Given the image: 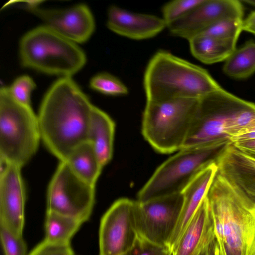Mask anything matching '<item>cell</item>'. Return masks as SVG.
<instances>
[{
  "label": "cell",
  "instance_id": "cell-14",
  "mask_svg": "<svg viewBox=\"0 0 255 255\" xmlns=\"http://www.w3.org/2000/svg\"><path fill=\"white\" fill-rule=\"evenodd\" d=\"M26 8L44 25L76 44L86 41L94 31L93 16L84 4L64 9H43L38 6Z\"/></svg>",
  "mask_w": 255,
  "mask_h": 255
},
{
  "label": "cell",
  "instance_id": "cell-22",
  "mask_svg": "<svg viewBox=\"0 0 255 255\" xmlns=\"http://www.w3.org/2000/svg\"><path fill=\"white\" fill-rule=\"evenodd\" d=\"M83 223L74 218L46 211L44 240L55 243L70 244Z\"/></svg>",
  "mask_w": 255,
  "mask_h": 255
},
{
  "label": "cell",
  "instance_id": "cell-12",
  "mask_svg": "<svg viewBox=\"0 0 255 255\" xmlns=\"http://www.w3.org/2000/svg\"><path fill=\"white\" fill-rule=\"evenodd\" d=\"M243 6L236 0H203L193 10L167 27L174 35L189 40L219 21L243 19Z\"/></svg>",
  "mask_w": 255,
  "mask_h": 255
},
{
  "label": "cell",
  "instance_id": "cell-4",
  "mask_svg": "<svg viewBox=\"0 0 255 255\" xmlns=\"http://www.w3.org/2000/svg\"><path fill=\"white\" fill-rule=\"evenodd\" d=\"M249 102L222 88L199 98L181 150L222 148L234 137L237 118Z\"/></svg>",
  "mask_w": 255,
  "mask_h": 255
},
{
  "label": "cell",
  "instance_id": "cell-13",
  "mask_svg": "<svg viewBox=\"0 0 255 255\" xmlns=\"http://www.w3.org/2000/svg\"><path fill=\"white\" fill-rule=\"evenodd\" d=\"M0 165V224L22 236L26 196L21 168L11 164Z\"/></svg>",
  "mask_w": 255,
  "mask_h": 255
},
{
  "label": "cell",
  "instance_id": "cell-9",
  "mask_svg": "<svg viewBox=\"0 0 255 255\" xmlns=\"http://www.w3.org/2000/svg\"><path fill=\"white\" fill-rule=\"evenodd\" d=\"M95 198V186L76 176L66 162L60 161L48 185L47 211L74 218L83 223L91 216Z\"/></svg>",
  "mask_w": 255,
  "mask_h": 255
},
{
  "label": "cell",
  "instance_id": "cell-19",
  "mask_svg": "<svg viewBox=\"0 0 255 255\" xmlns=\"http://www.w3.org/2000/svg\"><path fill=\"white\" fill-rule=\"evenodd\" d=\"M115 123L105 112L95 106L90 127L88 141L93 145L104 167L112 158Z\"/></svg>",
  "mask_w": 255,
  "mask_h": 255
},
{
  "label": "cell",
  "instance_id": "cell-32",
  "mask_svg": "<svg viewBox=\"0 0 255 255\" xmlns=\"http://www.w3.org/2000/svg\"><path fill=\"white\" fill-rule=\"evenodd\" d=\"M242 31H245L255 35V11L252 12L242 21Z\"/></svg>",
  "mask_w": 255,
  "mask_h": 255
},
{
  "label": "cell",
  "instance_id": "cell-8",
  "mask_svg": "<svg viewBox=\"0 0 255 255\" xmlns=\"http://www.w3.org/2000/svg\"><path fill=\"white\" fill-rule=\"evenodd\" d=\"M219 150L195 148L179 150L158 167L139 191L137 201L144 202L182 192L197 173L215 159Z\"/></svg>",
  "mask_w": 255,
  "mask_h": 255
},
{
  "label": "cell",
  "instance_id": "cell-10",
  "mask_svg": "<svg viewBox=\"0 0 255 255\" xmlns=\"http://www.w3.org/2000/svg\"><path fill=\"white\" fill-rule=\"evenodd\" d=\"M182 192L135 201L134 223L138 235L155 244L167 246L181 212Z\"/></svg>",
  "mask_w": 255,
  "mask_h": 255
},
{
  "label": "cell",
  "instance_id": "cell-3",
  "mask_svg": "<svg viewBox=\"0 0 255 255\" xmlns=\"http://www.w3.org/2000/svg\"><path fill=\"white\" fill-rule=\"evenodd\" d=\"M146 101L199 99L221 88L205 69L166 51L150 59L143 77Z\"/></svg>",
  "mask_w": 255,
  "mask_h": 255
},
{
  "label": "cell",
  "instance_id": "cell-11",
  "mask_svg": "<svg viewBox=\"0 0 255 255\" xmlns=\"http://www.w3.org/2000/svg\"><path fill=\"white\" fill-rule=\"evenodd\" d=\"M135 201H116L101 218L99 255H122L134 245L138 235L134 223Z\"/></svg>",
  "mask_w": 255,
  "mask_h": 255
},
{
  "label": "cell",
  "instance_id": "cell-36",
  "mask_svg": "<svg viewBox=\"0 0 255 255\" xmlns=\"http://www.w3.org/2000/svg\"><path fill=\"white\" fill-rule=\"evenodd\" d=\"M202 255H205V252H204Z\"/></svg>",
  "mask_w": 255,
  "mask_h": 255
},
{
  "label": "cell",
  "instance_id": "cell-1",
  "mask_svg": "<svg viewBox=\"0 0 255 255\" xmlns=\"http://www.w3.org/2000/svg\"><path fill=\"white\" fill-rule=\"evenodd\" d=\"M94 107L71 77H61L45 95L37 115L41 139L60 161L88 141Z\"/></svg>",
  "mask_w": 255,
  "mask_h": 255
},
{
  "label": "cell",
  "instance_id": "cell-33",
  "mask_svg": "<svg viewBox=\"0 0 255 255\" xmlns=\"http://www.w3.org/2000/svg\"><path fill=\"white\" fill-rule=\"evenodd\" d=\"M219 251V245L215 237L206 249L205 255H218Z\"/></svg>",
  "mask_w": 255,
  "mask_h": 255
},
{
  "label": "cell",
  "instance_id": "cell-34",
  "mask_svg": "<svg viewBox=\"0 0 255 255\" xmlns=\"http://www.w3.org/2000/svg\"><path fill=\"white\" fill-rule=\"evenodd\" d=\"M254 139H255V132H253L233 138L230 140V142L233 143L237 141H248Z\"/></svg>",
  "mask_w": 255,
  "mask_h": 255
},
{
  "label": "cell",
  "instance_id": "cell-2",
  "mask_svg": "<svg viewBox=\"0 0 255 255\" xmlns=\"http://www.w3.org/2000/svg\"><path fill=\"white\" fill-rule=\"evenodd\" d=\"M206 197L219 255H251L255 245V203L217 172Z\"/></svg>",
  "mask_w": 255,
  "mask_h": 255
},
{
  "label": "cell",
  "instance_id": "cell-31",
  "mask_svg": "<svg viewBox=\"0 0 255 255\" xmlns=\"http://www.w3.org/2000/svg\"><path fill=\"white\" fill-rule=\"evenodd\" d=\"M231 143L240 151L255 160V139Z\"/></svg>",
  "mask_w": 255,
  "mask_h": 255
},
{
  "label": "cell",
  "instance_id": "cell-5",
  "mask_svg": "<svg viewBox=\"0 0 255 255\" xmlns=\"http://www.w3.org/2000/svg\"><path fill=\"white\" fill-rule=\"evenodd\" d=\"M41 140L37 115L31 106L15 100L8 87L0 90V164L21 168L35 155Z\"/></svg>",
  "mask_w": 255,
  "mask_h": 255
},
{
  "label": "cell",
  "instance_id": "cell-6",
  "mask_svg": "<svg viewBox=\"0 0 255 255\" xmlns=\"http://www.w3.org/2000/svg\"><path fill=\"white\" fill-rule=\"evenodd\" d=\"M22 64L47 74L71 77L85 65L86 55L77 44L45 25L33 29L21 38Z\"/></svg>",
  "mask_w": 255,
  "mask_h": 255
},
{
  "label": "cell",
  "instance_id": "cell-23",
  "mask_svg": "<svg viewBox=\"0 0 255 255\" xmlns=\"http://www.w3.org/2000/svg\"><path fill=\"white\" fill-rule=\"evenodd\" d=\"M224 72L235 79L247 78L255 72V42L249 41L225 60Z\"/></svg>",
  "mask_w": 255,
  "mask_h": 255
},
{
  "label": "cell",
  "instance_id": "cell-17",
  "mask_svg": "<svg viewBox=\"0 0 255 255\" xmlns=\"http://www.w3.org/2000/svg\"><path fill=\"white\" fill-rule=\"evenodd\" d=\"M217 172V166L213 159L197 173L182 192V208L175 229L167 244L172 252L206 196Z\"/></svg>",
  "mask_w": 255,
  "mask_h": 255
},
{
  "label": "cell",
  "instance_id": "cell-7",
  "mask_svg": "<svg viewBox=\"0 0 255 255\" xmlns=\"http://www.w3.org/2000/svg\"><path fill=\"white\" fill-rule=\"evenodd\" d=\"M198 99L146 101L142 121L145 139L156 151L169 154L181 150Z\"/></svg>",
  "mask_w": 255,
  "mask_h": 255
},
{
  "label": "cell",
  "instance_id": "cell-24",
  "mask_svg": "<svg viewBox=\"0 0 255 255\" xmlns=\"http://www.w3.org/2000/svg\"><path fill=\"white\" fill-rule=\"evenodd\" d=\"M90 87L102 94L111 96L127 95L128 90L118 78L108 73H100L90 81Z\"/></svg>",
  "mask_w": 255,
  "mask_h": 255
},
{
  "label": "cell",
  "instance_id": "cell-25",
  "mask_svg": "<svg viewBox=\"0 0 255 255\" xmlns=\"http://www.w3.org/2000/svg\"><path fill=\"white\" fill-rule=\"evenodd\" d=\"M243 19L228 18L215 23L202 33L228 41L236 42L242 31Z\"/></svg>",
  "mask_w": 255,
  "mask_h": 255
},
{
  "label": "cell",
  "instance_id": "cell-35",
  "mask_svg": "<svg viewBox=\"0 0 255 255\" xmlns=\"http://www.w3.org/2000/svg\"><path fill=\"white\" fill-rule=\"evenodd\" d=\"M244 1L250 4L255 6V0H244Z\"/></svg>",
  "mask_w": 255,
  "mask_h": 255
},
{
  "label": "cell",
  "instance_id": "cell-28",
  "mask_svg": "<svg viewBox=\"0 0 255 255\" xmlns=\"http://www.w3.org/2000/svg\"><path fill=\"white\" fill-rule=\"evenodd\" d=\"M35 87L33 79L27 75L17 78L10 87H8L12 97L17 102L26 106H30V96Z\"/></svg>",
  "mask_w": 255,
  "mask_h": 255
},
{
  "label": "cell",
  "instance_id": "cell-27",
  "mask_svg": "<svg viewBox=\"0 0 255 255\" xmlns=\"http://www.w3.org/2000/svg\"><path fill=\"white\" fill-rule=\"evenodd\" d=\"M1 242L5 255H28L22 236L17 235L0 224Z\"/></svg>",
  "mask_w": 255,
  "mask_h": 255
},
{
  "label": "cell",
  "instance_id": "cell-16",
  "mask_svg": "<svg viewBox=\"0 0 255 255\" xmlns=\"http://www.w3.org/2000/svg\"><path fill=\"white\" fill-rule=\"evenodd\" d=\"M107 25L113 32L134 40L153 37L167 27L162 18L132 12L115 5L108 9Z\"/></svg>",
  "mask_w": 255,
  "mask_h": 255
},
{
  "label": "cell",
  "instance_id": "cell-21",
  "mask_svg": "<svg viewBox=\"0 0 255 255\" xmlns=\"http://www.w3.org/2000/svg\"><path fill=\"white\" fill-rule=\"evenodd\" d=\"M188 41L193 56L207 64L226 60L235 50L236 44V42L221 40L204 33Z\"/></svg>",
  "mask_w": 255,
  "mask_h": 255
},
{
  "label": "cell",
  "instance_id": "cell-30",
  "mask_svg": "<svg viewBox=\"0 0 255 255\" xmlns=\"http://www.w3.org/2000/svg\"><path fill=\"white\" fill-rule=\"evenodd\" d=\"M28 255H75L70 244L55 243L43 240Z\"/></svg>",
  "mask_w": 255,
  "mask_h": 255
},
{
  "label": "cell",
  "instance_id": "cell-18",
  "mask_svg": "<svg viewBox=\"0 0 255 255\" xmlns=\"http://www.w3.org/2000/svg\"><path fill=\"white\" fill-rule=\"evenodd\" d=\"M215 238L213 219L206 196L180 238L172 255H202Z\"/></svg>",
  "mask_w": 255,
  "mask_h": 255
},
{
  "label": "cell",
  "instance_id": "cell-26",
  "mask_svg": "<svg viewBox=\"0 0 255 255\" xmlns=\"http://www.w3.org/2000/svg\"><path fill=\"white\" fill-rule=\"evenodd\" d=\"M203 0H175L165 4L162 7V18L167 26L183 17Z\"/></svg>",
  "mask_w": 255,
  "mask_h": 255
},
{
  "label": "cell",
  "instance_id": "cell-15",
  "mask_svg": "<svg viewBox=\"0 0 255 255\" xmlns=\"http://www.w3.org/2000/svg\"><path fill=\"white\" fill-rule=\"evenodd\" d=\"M215 160L217 173L255 203V160L229 142L219 150Z\"/></svg>",
  "mask_w": 255,
  "mask_h": 255
},
{
  "label": "cell",
  "instance_id": "cell-20",
  "mask_svg": "<svg viewBox=\"0 0 255 255\" xmlns=\"http://www.w3.org/2000/svg\"><path fill=\"white\" fill-rule=\"evenodd\" d=\"M65 162L76 176L95 186L103 167L89 141L85 142L74 149Z\"/></svg>",
  "mask_w": 255,
  "mask_h": 255
},
{
  "label": "cell",
  "instance_id": "cell-29",
  "mask_svg": "<svg viewBox=\"0 0 255 255\" xmlns=\"http://www.w3.org/2000/svg\"><path fill=\"white\" fill-rule=\"evenodd\" d=\"M122 255H172L167 246H161L138 236L132 247Z\"/></svg>",
  "mask_w": 255,
  "mask_h": 255
}]
</instances>
